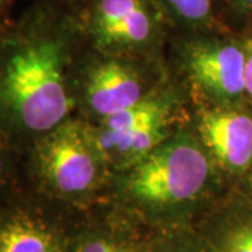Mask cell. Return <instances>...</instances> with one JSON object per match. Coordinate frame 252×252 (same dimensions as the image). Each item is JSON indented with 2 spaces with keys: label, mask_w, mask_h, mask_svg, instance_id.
Here are the masks:
<instances>
[{
  "label": "cell",
  "mask_w": 252,
  "mask_h": 252,
  "mask_svg": "<svg viewBox=\"0 0 252 252\" xmlns=\"http://www.w3.org/2000/svg\"><path fill=\"white\" fill-rule=\"evenodd\" d=\"M86 46L73 7L38 0L0 41V132L26 153L76 115L73 74Z\"/></svg>",
  "instance_id": "obj_1"
},
{
  "label": "cell",
  "mask_w": 252,
  "mask_h": 252,
  "mask_svg": "<svg viewBox=\"0 0 252 252\" xmlns=\"http://www.w3.org/2000/svg\"><path fill=\"white\" fill-rule=\"evenodd\" d=\"M223 180L188 118L144 158L114 174L109 188L133 206L165 213L193 206Z\"/></svg>",
  "instance_id": "obj_2"
},
{
  "label": "cell",
  "mask_w": 252,
  "mask_h": 252,
  "mask_svg": "<svg viewBox=\"0 0 252 252\" xmlns=\"http://www.w3.org/2000/svg\"><path fill=\"white\" fill-rule=\"evenodd\" d=\"M112 174L90 125L69 118L24 153L26 187L55 205H80L109 188Z\"/></svg>",
  "instance_id": "obj_3"
},
{
  "label": "cell",
  "mask_w": 252,
  "mask_h": 252,
  "mask_svg": "<svg viewBox=\"0 0 252 252\" xmlns=\"http://www.w3.org/2000/svg\"><path fill=\"white\" fill-rule=\"evenodd\" d=\"M170 80L161 58L102 54L86 44L73 74L76 117L97 124L153 95Z\"/></svg>",
  "instance_id": "obj_4"
},
{
  "label": "cell",
  "mask_w": 252,
  "mask_h": 252,
  "mask_svg": "<svg viewBox=\"0 0 252 252\" xmlns=\"http://www.w3.org/2000/svg\"><path fill=\"white\" fill-rule=\"evenodd\" d=\"M175 70L192 104L227 105L247 101L243 36L187 32L175 45Z\"/></svg>",
  "instance_id": "obj_5"
},
{
  "label": "cell",
  "mask_w": 252,
  "mask_h": 252,
  "mask_svg": "<svg viewBox=\"0 0 252 252\" xmlns=\"http://www.w3.org/2000/svg\"><path fill=\"white\" fill-rule=\"evenodd\" d=\"M79 16L91 49L160 58L167 18L157 0H90Z\"/></svg>",
  "instance_id": "obj_6"
},
{
  "label": "cell",
  "mask_w": 252,
  "mask_h": 252,
  "mask_svg": "<svg viewBox=\"0 0 252 252\" xmlns=\"http://www.w3.org/2000/svg\"><path fill=\"white\" fill-rule=\"evenodd\" d=\"M189 122L224 178L252 172V104H193Z\"/></svg>",
  "instance_id": "obj_7"
},
{
  "label": "cell",
  "mask_w": 252,
  "mask_h": 252,
  "mask_svg": "<svg viewBox=\"0 0 252 252\" xmlns=\"http://www.w3.org/2000/svg\"><path fill=\"white\" fill-rule=\"evenodd\" d=\"M55 203L24 187L0 200V252H66Z\"/></svg>",
  "instance_id": "obj_8"
},
{
  "label": "cell",
  "mask_w": 252,
  "mask_h": 252,
  "mask_svg": "<svg viewBox=\"0 0 252 252\" xmlns=\"http://www.w3.org/2000/svg\"><path fill=\"white\" fill-rule=\"evenodd\" d=\"M168 23L187 32L209 31L215 20L216 0H157Z\"/></svg>",
  "instance_id": "obj_9"
},
{
  "label": "cell",
  "mask_w": 252,
  "mask_h": 252,
  "mask_svg": "<svg viewBox=\"0 0 252 252\" xmlns=\"http://www.w3.org/2000/svg\"><path fill=\"white\" fill-rule=\"evenodd\" d=\"M66 252H146L142 244L130 235L115 230L87 231L69 238Z\"/></svg>",
  "instance_id": "obj_10"
},
{
  "label": "cell",
  "mask_w": 252,
  "mask_h": 252,
  "mask_svg": "<svg viewBox=\"0 0 252 252\" xmlns=\"http://www.w3.org/2000/svg\"><path fill=\"white\" fill-rule=\"evenodd\" d=\"M24 187V153L0 132V200Z\"/></svg>",
  "instance_id": "obj_11"
},
{
  "label": "cell",
  "mask_w": 252,
  "mask_h": 252,
  "mask_svg": "<svg viewBox=\"0 0 252 252\" xmlns=\"http://www.w3.org/2000/svg\"><path fill=\"white\" fill-rule=\"evenodd\" d=\"M220 252H252V216L238 219L225 230Z\"/></svg>",
  "instance_id": "obj_12"
},
{
  "label": "cell",
  "mask_w": 252,
  "mask_h": 252,
  "mask_svg": "<svg viewBox=\"0 0 252 252\" xmlns=\"http://www.w3.org/2000/svg\"><path fill=\"white\" fill-rule=\"evenodd\" d=\"M245 49V97L252 104V32L243 36Z\"/></svg>",
  "instance_id": "obj_13"
},
{
  "label": "cell",
  "mask_w": 252,
  "mask_h": 252,
  "mask_svg": "<svg viewBox=\"0 0 252 252\" xmlns=\"http://www.w3.org/2000/svg\"><path fill=\"white\" fill-rule=\"evenodd\" d=\"M224 3L235 17H252V0H224Z\"/></svg>",
  "instance_id": "obj_14"
},
{
  "label": "cell",
  "mask_w": 252,
  "mask_h": 252,
  "mask_svg": "<svg viewBox=\"0 0 252 252\" xmlns=\"http://www.w3.org/2000/svg\"><path fill=\"white\" fill-rule=\"evenodd\" d=\"M13 1H14V0H0V20H1V21H3V18H1V11L6 9V7H9V4H11ZM52 1L62 3V4H66V6L74 9V4H76L77 0H52Z\"/></svg>",
  "instance_id": "obj_15"
},
{
  "label": "cell",
  "mask_w": 252,
  "mask_h": 252,
  "mask_svg": "<svg viewBox=\"0 0 252 252\" xmlns=\"http://www.w3.org/2000/svg\"><path fill=\"white\" fill-rule=\"evenodd\" d=\"M164 252H196V251H193V250H189V248H172V250H167V251H164Z\"/></svg>",
  "instance_id": "obj_16"
},
{
  "label": "cell",
  "mask_w": 252,
  "mask_h": 252,
  "mask_svg": "<svg viewBox=\"0 0 252 252\" xmlns=\"http://www.w3.org/2000/svg\"><path fill=\"white\" fill-rule=\"evenodd\" d=\"M9 23H4V21H1L0 20V41H1V38H3V34H4V30H6V26H7Z\"/></svg>",
  "instance_id": "obj_17"
},
{
  "label": "cell",
  "mask_w": 252,
  "mask_h": 252,
  "mask_svg": "<svg viewBox=\"0 0 252 252\" xmlns=\"http://www.w3.org/2000/svg\"><path fill=\"white\" fill-rule=\"evenodd\" d=\"M250 177H251V178H252V172H251V175H250Z\"/></svg>",
  "instance_id": "obj_18"
}]
</instances>
